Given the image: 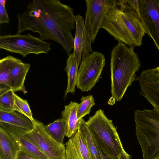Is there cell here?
Here are the masks:
<instances>
[{
    "mask_svg": "<svg viewBox=\"0 0 159 159\" xmlns=\"http://www.w3.org/2000/svg\"><path fill=\"white\" fill-rule=\"evenodd\" d=\"M95 105L94 99L92 95L82 96L81 102L78 104L77 109V116L79 120L89 114L91 108Z\"/></svg>",
    "mask_w": 159,
    "mask_h": 159,
    "instance_id": "cb8c5ba5",
    "label": "cell"
},
{
    "mask_svg": "<svg viewBox=\"0 0 159 159\" xmlns=\"http://www.w3.org/2000/svg\"><path fill=\"white\" fill-rule=\"evenodd\" d=\"M86 124L97 144L111 158L118 159L125 150L112 120L107 117L104 111L98 110Z\"/></svg>",
    "mask_w": 159,
    "mask_h": 159,
    "instance_id": "5b68a950",
    "label": "cell"
},
{
    "mask_svg": "<svg viewBox=\"0 0 159 159\" xmlns=\"http://www.w3.org/2000/svg\"><path fill=\"white\" fill-rule=\"evenodd\" d=\"M47 132L57 142L63 144L64 139L66 136V125L62 119L59 118L48 125H44Z\"/></svg>",
    "mask_w": 159,
    "mask_h": 159,
    "instance_id": "44dd1931",
    "label": "cell"
},
{
    "mask_svg": "<svg viewBox=\"0 0 159 159\" xmlns=\"http://www.w3.org/2000/svg\"><path fill=\"white\" fill-rule=\"evenodd\" d=\"M15 102L13 110L25 116L32 122L35 120L27 101L23 99L15 93Z\"/></svg>",
    "mask_w": 159,
    "mask_h": 159,
    "instance_id": "d4e9b609",
    "label": "cell"
},
{
    "mask_svg": "<svg viewBox=\"0 0 159 159\" xmlns=\"http://www.w3.org/2000/svg\"><path fill=\"white\" fill-rule=\"evenodd\" d=\"M20 150L13 138L0 126V159H16Z\"/></svg>",
    "mask_w": 159,
    "mask_h": 159,
    "instance_id": "9a60e30c",
    "label": "cell"
},
{
    "mask_svg": "<svg viewBox=\"0 0 159 159\" xmlns=\"http://www.w3.org/2000/svg\"><path fill=\"white\" fill-rule=\"evenodd\" d=\"M75 16L73 9L60 0H33L24 12L17 15L16 34L26 30L38 33L41 40L60 44L69 55L73 49Z\"/></svg>",
    "mask_w": 159,
    "mask_h": 159,
    "instance_id": "6da1fadb",
    "label": "cell"
},
{
    "mask_svg": "<svg viewBox=\"0 0 159 159\" xmlns=\"http://www.w3.org/2000/svg\"><path fill=\"white\" fill-rule=\"evenodd\" d=\"M6 1V0H0V25L3 23H8L10 22V20L5 7Z\"/></svg>",
    "mask_w": 159,
    "mask_h": 159,
    "instance_id": "484cf974",
    "label": "cell"
},
{
    "mask_svg": "<svg viewBox=\"0 0 159 159\" xmlns=\"http://www.w3.org/2000/svg\"><path fill=\"white\" fill-rule=\"evenodd\" d=\"M156 68H157V69L158 72L159 73V66L157 67H156Z\"/></svg>",
    "mask_w": 159,
    "mask_h": 159,
    "instance_id": "4dcf8cb0",
    "label": "cell"
},
{
    "mask_svg": "<svg viewBox=\"0 0 159 159\" xmlns=\"http://www.w3.org/2000/svg\"><path fill=\"white\" fill-rule=\"evenodd\" d=\"M134 48L119 42L111 55V92L114 100L120 101L127 89L136 80V73L141 66Z\"/></svg>",
    "mask_w": 159,
    "mask_h": 159,
    "instance_id": "3957f363",
    "label": "cell"
},
{
    "mask_svg": "<svg viewBox=\"0 0 159 159\" xmlns=\"http://www.w3.org/2000/svg\"><path fill=\"white\" fill-rule=\"evenodd\" d=\"M21 91L23 92L24 93V94H25L26 93H27V92L25 90V88L24 86L23 87H22V89H21Z\"/></svg>",
    "mask_w": 159,
    "mask_h": 159,
    "instance_id": "f546056e",
    "label": "cell"
},
{
    "mask_svg": "<svg viewBox=\"0 0 159 159\" xmlns=\"http://www.w3.org/2000/svg\"><path fill=\"white\" fill-rule=\"evenodd\" d=\"M141 95L159 110V73L156 68L143 70L137 78Z\"/></svg>",
    "mask_w": 159,
    "mask_h": 159,
    "instance_id": "8fae6325",
    "label": "cell"
},
{
    "mask_svg": "<svg viewBox=\"0 0 159 159\" xmlns=\"http://www.w3.org/2000/svg\"><path fill=\"white\" fill-rule=\"evenodd\" d=\"M135 11L145 33L159 51V0H138Z\"/></svg>",
    "mask_w": 159,
    "mask_h": 159,
    "instance_id": "9c48e42d",
    "label": "cell"
},
{
    "mask_svg": "<svg viewBox=\"0 0 159 159\" xmlns=\"http://www.w3.org/2000/svg\"><path fill=\"white\" fill-rule=\"evenodd\" d=\"M30 64L22 62L13 70L10 77L11 89L14 92L21 91Z\"/></svg>",
    "mask_w": 159,
    "mask_h": 159,
    "instance_id": "ffe728a7",
    "label": "cell"
},
{
    "mask_svg": "<svg viewBox=\"0 0 159 159\" xmlns=\"http://www.w3.org/2000/svg\"><path fill=\"white\" fill-rule=\"evenodd\" d=\"M76 29L74 39L73 52L81 63L82 53L83 51L88 53L93 52L91 46L92 40L85 29L84 20L79 14L75 16Z\"/></svg>",
    "mask_w": 159,
    "mask_h": 159,
    "instance_id": "4fadbf2b",
    "label": "cell"
},
{
    "mask_svg": "<svg viewBox=\"0 0 159 159\" xmlns=\"http://www.w3.org/2000/svg\"><path fill=\"white\" fill-rule=\"evenodd\" d=\"M101 159H112L97 144Z\"/></svg>",
    "mask_w": 159,
    "mask_h": 159,
    "instance_id": "83f0119b",
    "label": "cell"
},
{
    "mask_svg": "<svg viewBox=\"0 0 159 159\" xmlns=\"http://www.w3.org/2000/svg\"><path fill=\"white\" fill-rule=\"evenodd\" d=\"M66 159H93L85 140L79 130L66 144Z\"/></svg>",
    "mask_w": 159,
    "mask_h": 159,
    "instance_id": "5bb4252c",
    "label": "cell"
},
{
    "mask_svg": "<svg viewBox=\"0 0 159 159\" xmlns=\"http://www.w3.org/2000/svg\"><path fill=\"white\" fill-rule=\"evenodd\" d=\"M22 62L20 59L8 55L0 60V84L11 88L10 77L12 71L19 64Z\"/></svg>",
    "mask_w": 159,
    "mask_h": 159,
    "instance_id": "d6986e66",
    "label": "cell"
},
{
    "mask_svg": "<svg viewBox=\"0 0 159 159\" xmlns=\"http://www.w3.org/2000/svg\"><path fill=\"white\" fill-rule=\"evenodd\" d=\"M0 126L13 138L20 150L35 159H49L25 136L24 128L3 122H0Z\"/></svg>",
    "mask_w": 159,
    "mask_h": 159,
    "instance_id": "7c38bea8",
    "label": "cell"
},
{
    "mask_svg": "<svg viewBox=\"0 0 159 159\" xmlns=\"http://www.w3.org/2000/svg\"><path fill=\"white\" fill-rule=\"evenodd\" d=\"M118 43L140 46L145 32L136 12L125 0H118L109 10L101 26Z\"/></svg>",
    "mask_w": 159,
    "mask_h": 159,
    "instance_id": "7a4b0ae2",
    "label": "cell"
},
{
    "mask_svg": "<svg viewBox=\"0 0 159 159\" xmlns=\"http://www.w3.org/2000/svg\"><path fill=\"white\" fill-rule=\"evenodd\" d=\"M50 43L28 33L25 35L4 34L0 36V48L25 57L29 54L48 53Z\"/></svg>",
    "mask_w": 159,
    "mask_h": 159,
    "instance_id": "8992f818",
    "label": "cell"
},
{
    "mask_svg": "<svg viewBox=\"0 0 159 159\" xmlns=\"http://www.w3.org/2000/svg\"><path fill=\"white\" fill-rule=\"evenodd\" d=\"M15 93L9 87L0 86V110L9 112L13 110Z\"/></svg>",
    "mask_w": 159,
    "mask_h": 159,
    "instance_id": "603a6c76",
    "label": "cell"
},
{
    "mask_svg": "<svg viewBox=\"0 0 159 159\" xmlns=\"http://www.w3.org/2000/svg\"><path fill=\"white\" fill-rule=\"evenodd\" d=\"M118 159H130V156L124 150L120 155Z\"/></svg>",
    "mask_w": 159,
    "mask_h": 159,
    "instance_id": "f1b7e54d",
    "label": "cell"
},
{
    "mask_svg": "<svg viewBox=\"0 0 159 159\" xmlns=\"http://www.w3.org/2000/svg\"><path fill=\"white\" fill-rule=\"evenodd\" d=\"M16 159H35L24 152L20 150L18 152Z\"/></svg>",
    "mask_w": 159,
    "mask_h": 159,
    "instance_id": "4316f807",
    "label": "cell"
},
{
    "mask_svg": "<svg viewBox=\"0 0 159 159\" xmlns=\"http://www.w3.org/2000/svg\"><path fill=\"white\" fill-rule=\"evenodd\" d=\"M117 0H86V10L84 21L86 31L93 43L102 24L110 8Z\"/></svg>",
    "mask_w": 159,
    "mask_h": 159,
    "instance_id": "30bf717a",
    "label": "cell"
},
{
    "mask_svg": "<svg viewBox=\"0 0 159 159\" xmlns=\"http://www.w3.org/2000/svg\"><path fill=\"white\" fill-rule=\"evenodd\" d=\"M80 63L77 57L73 53L68 55L66 61V66L64 70L66 72L67 76V87L65 92L64 98L67 94L70 92L74 94L78 79L79 66Z\"/></svg>",
    "mask_w": 159,
    "mask_h": 159,
    "instance_id": "e0dca14e",
    "label": "cell"
},
{
    "mask_svg": "<svg viewBox=\"0 0 159 159\" xmlns=\"http://www.w3.org/2000/svg\"><path fill=\"white\" fill-rule=\"evenodd\" d=\"M136 135L143 159L159 158V110L154 108L134 112Z\"/></svg>",
    "mask_w": 159,
    "mask_h": 159,
    "instance_id": "277c9868",
    "label": "cell"
},
{
    "mask_svg": "<svg viewBox=\"0 0 159 159\" xmlns=\"http://www.w3.org/2000/svg\"><path fill=\"white\" fill-rule=\"evenodd\" d=\"M78 104L71 102L65 106L64 109L61 112V118L66 122V136L70 138L77 132L79 126V120L77 116Z\"/></svg>",
    "mask_w": 159,
    "mask_h": 159,
    "instance_id": "2e32d148",
    "label": "cell"
},
{
    "mask_svg": "<svg viewBox=\"0 0 159 159\" xmlns=\"http://www.w3.org/2000/svg\"><path fill=\"white\" fill-rule=\"evenodd\" d=\"M34 128L29 130L24 129L25 136L49 159H66L65 147L53 139L47 132L43 123L35 120Z\"/></svg>",
    "mask_w": 159,
    "mask_h": 159,
    "instance_id": "ba28073f",
    "label": "cell"
},
{
    "mask_svg": "<svg viewBox=\"0 0 159 159\" xmlns=\"http://www.w3.org/2000/svg\"><path fill=\"white\" fill-rule=\"evenodd\" d=\"M84 139L93 159H101L98 145L89 131L84 119L79 120L78 129Z\"/></svg>",
    "mask_w": 159,
    "mask_h": 159,
    "instance_id": "7402d4cb",
    "label": "cell"
},
{
    "mask_svg": "<svg viewBox=\"0 0 159 159\" xmlns=\"http://www.w3.org/2000/svg\"><path fill=\"white\" fill-rule=\"evenodd\" d=\"M159 159V158H158V159Z\"/></svg>",
    "mask_w": 159,
    "mask_h": 159,
    "instance_id": "1f68e13d",
    "label": "cell"
},
{
    "mask_svg": "<svg viewBox=\"0 0 159 159\" xmlns=\"http://www.w3.org/2000/svg\"><path fill=\"white\" fill-rule=\"evenodd\" d=\"M0 122L20 127L30 130L34 125L32 121L23 115L15 111L7 112L0 110Z\"/></svg>",
    "mask_w": 159,
    "mask_h": 159,
    "instance_id": "ac0fdd59",
    "label": "cell"
},
{
    "mask_svg": "<svg viewBox=\"0 0 159 159\" xmlns=\"http://www.w3.org/2000/svg\"><path fill=\"white\" fill-rule=\"evenodd\" d=\"M105 61L104 55L101 53L83 51L78 71L77 88L82 92L91 90L101 78Z\"/></svg>",
    "mask_w": 159,
    "mask_h": 159,
    "instance_id": "52a82bcc",
    "label": "cell"
}]
</instances>
